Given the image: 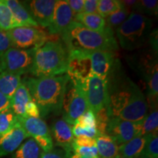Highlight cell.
<instances>
[{
  "instance_id": "1",
  "label": "cell",
  "mask_w": 158,
  "mask_h": 158,
  "mask_svg": "<svg viewBox=\"0 0 158 158\" xmlns=\"http://www.w3.org/2000/svg\"><path fill=\"white\" fill-rule=\"evenodd\" d=\"M107 81V109L110 118L117 117L133 122L143 121L149 112L147 98L139 86L121 73L120 65Z\"/></svg>"
},
{
  "instance_id": "2",
  "label": "cell",
  "mask_w": 158,
  "mask_h": 158,
  "mask_svg": "<svg viewBox=\"0 0 158 158\" xmlns=\"http://www.w3.org/2000/svg\"><path fill=\"white\" fill-rule=\"evenodd\" d=\"M69 80L68 74L40 78H27L22 81L32 100L38 106L40 116L62 113L63 98Z\"/></svg>"
},
{
  "instance_id": "3",
  "label": "cell",
  "mask_w": 158,
  "mask_h": 158,
  "mask_svg": "<svg viewBox=\"0 0 158 158\" xmlns=\"http://www.w3.org/2000/svg\"><path fill=\"white\" fill-rule=\"evenodd\" d=\"M67 49L86 51H115L118 49L114 32L106 27L102 32L90 30L76 21L71 23L62 35Z\"/></svg>"
},
{
  "instance_id": "4",
  "label": "cell",
  "mask_w": 158,
  "mask_h": 158,
  "mask_svg": "<svg viewBox=\"0 0 158 158\" xmlns=\"http://www.w3.org/2000/svg\"><path fill=\"white\" fill-rule=\"evenodd\" d=\"M68 51L60 40H48L36 48L29 73L35 78L67 74Z\"/></svg>"
},
{
  "instance_id": "5",
  "label": "cell",
  "mask_w": 158,
  "mask_h": 158,
  "mask_svg": "<svg viewBox=\"0 0 158 158\" xmlns=\"http://www.w3.org/2000/svg\"><path fill=\"white\" fill-rule=\"evenodd\" d=\"M152 25V20L147 15L131 12L127 20L116 30L118 43L127 51L141 48L149 41Z\"/></svg>"
},
{
  "instance_id": "6",
  "label": "cell",
  "mask_w": 158,
  "mask_h": 158,
  "mask_svg": "<svg viewBox=\"0 0 158 158\" xmlns=\"http://www.w3.org/2000/svg\"><path fill=\"white\" fill-rule=\"evenodd\" d=\"M84 83L69 78L63 98L62 118L73 126L77 119L88 110Z\"/></svg>"
},
{
  "instance_id": "7",
  "label": "cell",
  "mask_w": 158,
  "mask_h": 158,
  "mask_svg": "<svg viewBox=\"0 0 158 158\" xmlns=\"http://www.w3.org/2000/svg\"><path fill=\"white\" fill-rule=\"evenodd\" d=\"M36 48H9L0 58V72L21 75L29 73Z\"/></svg>"
},
{
  "instance_id": "8",
  "label": "cell",
  "mask_w": 158,
  "mask_h": 158,
  "mask_svg": "<svg viewBox=\"0 0 158 158\" xmlns=\"http://www.w3.org/2000/svg\"><path fill=\"white\" fill-rule=\"evenodd\" d=\"M84 89L88 109L95 115L108 103V81L92 74L84 82Z\"/></svg>"
},
{
  "instance_id": "9",
  "label": "cell",
  "mask_w": 158,
  "mask_h": 158,
  "mask_svg": "<svg viewBox=\"0 0 158 158\" xmlns=\"http://www.w3.org/2000/svg\"><path fill=\"white\" fill-rule=\"evenodd\" d=\"M18 122L23 128L29 138L35 140L43 152H49L54 148L50 129L40 117H19Z\"/></svg>"
},
{
  "instance_id": "10",
  "label": "cell",
  "mask_w": 158,
  "mask_h": 158,
  "mask_svg": "<svg viewBox=\"0 0 158 158\" xmlns=\"http://www.w3.org/2000/svg\"><path fill=\"white\" fill-rule=\"evenodd\" d=\"M10 40L13 48L29 49L38 48L48 41V36L40 28L32 27H19L6 31Z\"/></svg>"
},
{
  "instance_id": "11",
  "label": "cell",
  "mask_w": 158,
  "mask_h": 158,
  "mask_svg": "<svg viewBox=\"0 0 158 158\" xmlns=\"http://www.w3.org/2000/svg\"><path fill=\"white\" fill-rule=\"evenodd\" d=\"M152 50V49H151ZM138 74L141 76L148 88V98H157L158 71L157 53L152 50L141 55L135 64Z\"/></svg>"
},
{
  "instance_id": "12",
  "label": "cell",
  "mask_w": 158,
  "mask_h": 158,
  "mask_svg": "<svg viewBox=\"0 0 158 158\" xmlns=\"http://www.w3.org/2000/svg\"><path fill=\"white\" fill-rule=\"evenodd\" d=\"M69 78L84 83L92 74L90 51L68 50V72Z\"/></svg>"
},
{
  "instance_id": "13",
  "label": "cell",
  "mask_w": 158,
  "mask_h": 158,
  "mask_svg": "<svg viewBox=\"0 0 158 158\" xmlns=\"http://www.w3.org/2000/svg\"><path fill=\"white\" fill-rule=\"evenodd\" d=\"M142 122H133L117 117L110 118L106 134L110 136L119 146L140 135Z\"/></svg>"
},
{
  "instance_id": "14",
  "label": "cell",
  "mask_w": 158,
  "mask_h": 158,
  "mask_svg": "<svg viewBox=\"0 0 158 158\" xmlns=\"http://www.w3.org/2000/svg\"><path fill=\"white\" fill-rule=\"evenodd\" d=\"M90 57L92 74L105 81L120 65L114 51H90Z\"/></svg>"
},
{
  "instance_id": "15",
  "label": "cell",
  "mask_w": 158,
  "mask_h": 158,
  "mask_svg": "<svg viewBox=\"0 0 158 158\" xmlns=\"http://www.w3.org/2000/svg\"><path fill=\"white\" fill-rule=\"evenodd\" d=\"M74 17L66 0H56L51 24L48 27L49 34L62 35L73 22Z\"/></svg>"
},
{
  "instance_id": "16",
  "label": "cell",
  "mask_w": 158,
  "mask_h": 158,
  "mask_svg": "<svg viewBox=\"0 0 158 158\" xmlns=\"http://www.w3.org/2000/svg\"><path fill=\"white\" fill-rule=\"evenodd\" d=\"M56 1L31 0L23 2V5L39 27L48 28L51 24Z\"/></svg>"
},
{
  "instance_id": "17",
  "label": "cell",
  "mask_w": 158,
  "mask_h": 158,
  "mask_svg": "<svg viewBox=\"0 0 158 158\" xmlns=\"http://www.w3.org/2000/svg\"><path fill=\"white\" fill-rule=\"evenodd\" d=\"M50 132L54 143L62 148L65 152L72 151V145L75 139L72 125L62 118H58L53 122Z\"/></svg>"
},
{
  "instance_id": "18",
  "label": "cell",
  "mask_w": 158,
  "mask_h": 158,
  "mask_svg": "<svg viewBox=\"0 0 158 158\" xmlns=\"http://www.w3.org/2000/svg\"><path fill=\"white\" fill-rule=\"evenodd\" d=\"M27 138L28 135L18 122L10 131L0 138V158L13 154Z\"/></svg>"
},
{
  "instance_id": "19",
  "label": "cell",
  "mask_w": 158,
  "mask_h": 158,
  "mask_svg": "<svg viewBox=\"0 0 158 158\" xmlns=\"http://www.w3.org/2000/svg\"><path fill=\"white\" fill-rule=\"evenodd\" d=\"M5 2L10 10L19 27H32L39 28L38 24L34 21L23 3L17 0H5Z\"/></svg>"
},
{
  "instance_id": "20",
  "label": "cell",
  "mask_w": 158,
  "mask_h": 158,
  "mask_svg": "<svg viewBox=\"0 0 158 158\" xmlns=\"http://www.w3.org/2000/svg\"><path fill=\"white\" fill-rule=\"evenodd\" d=\"M147 135H138L118 146V155L127 158H139L147 143Z\"/></svg>"
},
{
  "instance_id": "21",
  "label": "cell",
  "mask_w": 158,
  "mask_h": 158,
  "mask_svg": "<svg viewBox=\"0 0 158 158\" xmlns=\"http://www.w3.org/2000/svg\"><path fill=\"white\" fill-rule=\"evenodd\" d=\"M31 100L32 98L28 89L23 82H21L11 98V109L17 116L26 117V106Z\"/></svg>"
},
{
  "instance_id": "22",
  "label": "cell",
  "mask_w": 158,
  "mask_h": 158,
  "mask_svg": "<svg viewBox=\"0 0 158 158\" xmlns=\"http://www.w3.org/2000/svg\"><path fill=\"white\" fill-rule=\"evenodd\" d=\"M99 158H116L118 155V145L107 134H99L94 138Z\"/></svg>"
},
{
  "instance_id": "23",
  "label": "cell",
  "mask_w": 158,
  "mask_h": 158,
  "mask_svg": "<svg viewBox=\"0 0 158 158\" xmlns=\"http://www.w3.org/2000/svg\"><path fill=\"white\" fill-rule=\"evenodd\" d=\"M150 111L143 120L140 135L156 134L158 131L157 98L149 99Z\"/></svg>"
},
{
  "instance_id": "24",
  "label": "cell",
  "mask_w": 158,
  "mask_h": 158,
  "mask_svg": "<svg viewBox=\"0 0 158 158\" xmlns=\"http://www.w3.org/2000/svg\"><path fill=\"white\" fill-rule=\"evenodd\" d=\"M74 21L90 30L98 32L103 31L106 27L105 19L98 13H79L75 15Z\"/></svg>"
},
{
  "instance_id": "25",
  "label": "cell",
  "mask_w": 158,
  "mask_h": 158,
  "mask_svg": "<svg viewBox=\"0 0 158 158\" xmlns=\"http://www.w3.org/2000/svg\"><path fill=\"white\" fill-rule=\"evenodd\" d=\"M21 82V76L6 72H0V92L9 98H13Z\"/></svg>"
},
{
  "instance_id": "26",
  "label": "cell",
  "mask_w": 158,
  "mask_h": 158,
  "mask_svg": "<svg viewBox=\"0 0 158 158\" xmlns=\"http://www.w3.org/2000/svg\"><path fill=\"white\" fill-rule=\"evenodd\" d=\"M41 149L33 138H29L11 154L10 158H40Z\"/></svg>"
},
{
  "instance_id": "27",
  "label": "cell",
  "mask_w": 158,
  "mask_h": 158,
  "mask_svg": "<svg viewBox=\"0 0 158 158\" xmlns=\"http://www.w3.org/2000/svg\"><path fill=\"white\" fill-rule=\"evenodd\" d=\"M19 27L5 0H0V31H7Z\"/></svg>"
},
{
  "instance_id": "28",
  "label": "cell",
  "mask_w": 158,
  "mask_h": 158,
  "mask_svg": "<svg viewBox=\"0 0 158 158\" xmlns=\"http://www.w3.org/2000/svg\"><path fill=\"white\" fill-rule=\"evenodd\" d=\"M130 13L131 12L122 6V8L114 12L105 19L106 27L110 29L112 31H114V29L116 30L127 20Z\"/></svg>"
},
{
  "instance_id": "29",
  "label": "cell",
  "mask_w": 158,
  "mask_h": 158,
  "mask_svg": "<svg viewBox=\"0 0 158 158\" xmlns=\"http://www.w3.org/2000/svg\"><path fill=\"white\" fill-rule=\"evenodd\" d=\"M18 123V116L11 108L0 113V138L5 135Z\"/></svg>"
},
{
  "instance_id": "30",
  "label": "cell",
  "mask_w": 158,
  "mask_h": 158,
  "mask_svg": "<svg viewBox=\"0 0 158 158\" xmlns=\"http://www.w3.org/2000/svg\"><path fill=\"white\" fill-rule=\"evenodd\" d=\"M122 7V5L119 0H99L98 14L106 19Z\"/></svg>"
},
{
  "instance_id": "31",
  "label": "cell",
  "mask_w": 158,
  "mask_h": 158,
  "mask_svg": "<svg viewBox=\"0 0 158 158\" xmlns=\"http://www.w3.org/2000/svg\"><path fill=\"white\" fill-rule=\"evenodd\" d=\"M157 134L149 135L147 143L139 158H158Z\"/></svg>"
},
{
  "instance_id": "32",
  "label": "cell",
  "mask_w": 158,
  "mask_h": 158,
  "mask_svg": "<svg viewBox=\"0 0 158 158\" xmlns=\"http://www.w3.org/2000/svg\"><path fill=\"white\" fill-rule=\"evenodd\" d=\"M157 11L158 1L157 0H141L138 2L135 10L133 12L143 15H157Z\"/></svg>"
},
{
  "instance_id": "33",
  "label": "cell",
  "mask_w": 158,
  "mask_h": 158,
  "mask_svg": "<svg viewBox=\"0 0 158 158\" xmlns=\"http://www.w3.org/2000/svg\"><path fill=\"white\" fill-rule=\"evenodd\" d=\"M74 125L81 128L96 127V117L92 110L88 109L79 117Z\"/></svg>"
},
{
  "instance_id": "34",
  "label": "cell",
  "mask_w": 158,
  "mask_h": 158,
  "mask_svg": "<svg viewBox=\"0 0 158 158\" xmlns=\"http://www.w3.org/2000/svg\"><path fill=\"white\" fill-rule=\"evenodd\" d=\"M72 152L76 155L81 157L89 158H99L98 152L96 146L94 147H78V146L72 145Z\"/></svg>"
},
{
  "instance_id": "35",
  "label": "cell",
  "mask_w": 158,
  "mask_h": 158,
  "mask_svg": "<svg viewBox=\"0 0 158 158\" xmlns=\"http://www.w3.org/2000/svg\"><path fill=\"white\" fill-rule=\"evenodd\" d=\"M73 133L75 138L78 136H86V137L95 138L99 134L97 127H90V128H81L78 126H73Z\"/></svg>"
},
{
  "instance_id": "36",
  "label": "cell",
  "mask_w": 158,
  "mask_h": 158,
  "mask_svg": "<svg viewBox=\"0 0 158 158\" xmlns=\"http://www.w3.org/2000/svg\"><path fill=\"white\" fill-rule=\"evenodd\" d=\"M13 48L7 32L0 31V58L9 48Z\"/></svg>"
},
{
  "instance_id": "37",
  "label": "cell",
  "mask_w": 158,
  "mask_h": 158,
  "mask_svg": "<svg viewBox=\"0 0 158 158\" xmlns=\"http://www.w3.org/2000/svg\"><path fill=\"white\" fill-rule=\"evenodd\" d=\"M40 158H66V154L64 150L54 148L49 152L41 151Z\"/></svg>"
},
{
  "instance_id": "38",
  "label": "cell",
  "mask_w": 158,
  "mask_h": 158,
  "mask_svg": "<svg viewBox=\"0 0 158 158\" xmlns=\"http://www.w3.org/2000/svg\"><path fill=\"white\" fill-rule=\"evenodd\" d=\"M26 117H40V113L37 105L31 100L27 105L25 108Z\"/></svg>"
},
{
  "instance_id": "39",
  "label": "cell",
  "mask_w": 158,
  "mask_h": 158,
  "mask_svg": "<svg viewBox=\"0 0 158 158\" xmlns=\"http://www.w3.org/2000/svg\"><path fill=\"white\" fill-rule=\"evenodd\" d=\"M73 144L78 147H94L96 146V141L94 138H88L86 136H78L75 138Z\"/></svg>"
},
{
  "instance_id": "40",
  "label": "cell",
  "mask_w": 158,
  "mask_h": 158,
  "mask_svg": "<svg viewBox=\"0 0 158 158\" xmlns=\"http://www.w3.org/2000/svg\"><path fill=\"white\" fill-rule=\"evenodd\" d=\"M66 1L75 15L83 13L84 0H66Z\"/></svg>"
},
{
  "instance_id": "41",
  "label": "cell",
  "mask_w": 158,
  "mask_h": 158,
  "mask_svg": "<svg viewBox=\"0 0 158 158\" xmlns=\"http://www.w3.org/2000/svg\"><path fill=\"white\" fill-rule=\"evenodd\" d=\"M99 0H84L83 13H98Z\"/></svg>"
},
{
  "instance_id": "42",
  "label": "cell",
  "mask_w": 158,
  "mask_h": 158,
  "mask_svg": "<svg viewBox=\"0 0 158 158\" xmlns=\"http://www.w3.org/2000/svg\"><path fill=\"white\" fill-rule=\"evenodd\" d=\"M11 108V99L0 92V113Z\"/></svg>"
},
{
  "instance_id": "43",
  "label": "cell",
  "mask_w": 158,
  "mask_h": 158,
  "mask_svg": "<svg viewBox=\"0 0 158 158\" xmlns=\"http://www.w3.org/2000/svg\"><path fill=\"white\" fill-rule=\"evenodd\" d=\"M121 2L122 6L127 9L130 12H133L135 10L136 7L138 5V0H123Z\"/></svg>"
},
{
  "instance_id": "44",
  "label": "cell",
  "mask_w": 158,
  "mask_h": 158,
  "mask_svg": "<svg viewBox=\"0 0 158 158\" xmlns=\"http://www.w3.org/2000/svg\"><path fill=\"white\" fill-rule=\"evenodd\" d=\"M65 154H66V158H89V157H81V156H79L78 155H76V154L73 152L72 151L65 152Z\"/></svg>"
},
{
  "instance_id": "45",
  "label": "cell",
  "mask_w": 158,
  "mask_h": 158,
  "mask_svg": "<svg viewBox=\"0 0 158 158\" xmlns=\"http://www.w3.org/2000/svg\"><path fill=\"white\" fill-rule=\"evenodd\" d=\"M116 158H127V157H122L121 155H118Z\"/></svg>"
}]
</instances>
